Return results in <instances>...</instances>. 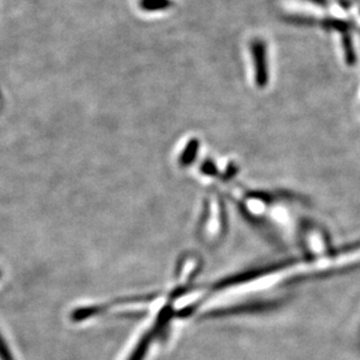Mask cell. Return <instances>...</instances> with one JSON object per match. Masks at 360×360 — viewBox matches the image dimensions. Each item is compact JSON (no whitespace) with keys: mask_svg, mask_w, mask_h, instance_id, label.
Here are the masks:
<instances>
[{"mask_svg":"<svg viewBox=\"0 0 360 360\" xmlns=\"http://www.w3.org/2000/svg\"><path fill=\"white\" fill-rule=\"evenodd\" d=\"M198 150V143L196 140H193L189 145H188L187 150L182 154L181 157V163L182 165H189L191 161L194 160L196 152Z\"/></svg>","mask_w":360,"mask_h":360,"instance_id":"obj_3","label":"cell"},{"mask_svg":"<svg viewBox=\"0 0 360 360\" xmlns=\"http://www.w3.org/2000/svg\"><path fill=\"white\" fill-rule=\"evenodd\" d=\"M148 342H150V336L143 337L141 342H140L139 345L136 347V350H134L132 356L129 358V360H141V358L143 357V352H145L147 345H148Z\"/></svg>","mask_w":360,"mask_h":360,"instance_id":"obj_4","label":"cell"},{"mask_svg":"<svg viewBox=\"0 0 360 360\" xmlns=\"http://www.w3.org/2000/svg\"><path fill=\"white\" fill-rule=\"evenodd\" d=\"M253 46V54H255V68H257V82L258 85L264 86L267 79V74H266V58L265 47L262 41H255Z\"/></svg>","mask_w":360,"mask_h":360,"instance_id":"obj_1","label":"cell"},{"mask_svg":"<svg viewBox=\"0 0 360 360\" xmlns=\"http://www.w3.org/2000/svg\"><path fill=\"white\" fill-rule=\"evenodd\" d=\"M172 1L170 0H141L140 1V7L143 11H160L166 10L168 7L172 6Z\"/></svg>","mask_w":360,"mask_h":360,"instance_id":"obj_2","label":"cell"}]
</instances>
